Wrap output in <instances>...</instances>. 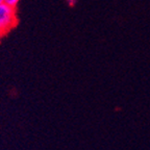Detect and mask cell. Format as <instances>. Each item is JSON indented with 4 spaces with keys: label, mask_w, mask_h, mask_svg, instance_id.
Masks as SVG:
<instances>
[{
    "label": "cell",
    "mask_w": 150,
    "mask_h": 150,
    "mask_svg": "<svg viewBox=\"0 0 150 150\" xmlns=\"http://www.w3.org/2000/svg\"><path fill=\"white\" fill-rule=\"evenodd\" d=\"M17 24V15L15 7L5 3L0 4V37L4 35Z\"/></svg>",
    "instance_id": "obj_1"
},
{
    "label": "cell",
    "mask_w": 150,
    "mask_h": 150,
    "mask_svg": "<svg viewBox=\"0 0 150 150\" xmlns=\"http://www.w3.org/2000/svg\"><path fill=\"white\" fill-rule=\"evenodd\" d=\"M20 2V0H5L4 3L12 7H16L18 5V3Z\"/></svg>",
    "instance_id": "obj_2"
},
{
    "label": "cell",
    "mask_w": 150,
    "mask_h": 150,
    "mask_svg": "<svg viewBox=\"0 0 150 150\" xmlns=\"http://www.w3.org/2000/svg\"><path fill=\"white\" fill-rule=\"evenodd\" d=\"M66 2L68 3V5H70V6H73V5L76 4L77 0H66Z\"/></svg>",
    "instance_id": "obj_3"
},
{
    "label": "cell",
    "mask_w": 150,
    "mask_h": 150,
    "mask_svg": "<svg viewBox=\"0 0 150 150\" xmlns=\"http://www.w3.org/2000/svg\"><path fill=\"white\" fill-rule=\"evenodd\" d=\"M4 1L5 0H0V4H1V3H4Z\"/></svg>",
    "instance_id": "obj_4"
}]
</instances>
